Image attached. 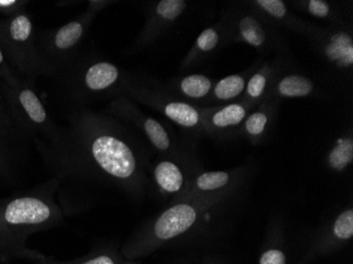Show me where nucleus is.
I'll list each match as a JSON object with an SVG mask.
<instances>
[{
	"label": "nucleus",
	"mask_w": 353,
	"mask_h": 264,
	"mask_svg": "<svg viewBox=\"0 0 353 264\" xmlns=\"http://www.w3.org/2000/svg\"><path fill=\"white\" fill-rule=\"evenodd\" d=\"M57 181L137 185L140 162L134 147L116 125L101 115H81L68 130H59L50 154Z\"/></svg>",
	"instance_id": "f257e3e1"
},
{
	"label": "nucleus",
	"mask_w": 353,
	"mask_h": 264,
	"mask_svg": "<svg viewBox=\"0 0 353 264\" xmlns=\"http://www.w3.org/2000/svg\"><path fill=\"white\" fill-rule=\"evenodd\" d=\"M59 186V181H53L41 194L14 198L0 206V264L30 261L35 251L26 246L28 236L63 223L65 214L54 196Z\"/></svg>",
	"instance_id": "f03ea898"
},
{
	"label": "nucleus",
	"mask_w": 353,
	"mask_h": 264,
	"mask_svg": "<svg viewBox=\"0 0 353 264\" xmlns=\"http://www.w3.org/2000/svg\"><path fill=\"white\" fill-rule=\"evenodd\" d=\"M198 219L197 208L186 202L174 204L162 212L150 228V241L161 242L176 239L188 233Z\"/></svg>",
	"instance_id": "7ed1b4c3"
},
{
	"label": "nucleus",
	"mask_w": 353,
	"mask_h": 264,
	"mask_svg": "<svg viewBox=\"0 0 353 264\" xmlns=\"http://www.w3.org/2000/svg\"><path fill=\"white\" fill-rule=\"evenodd\" d=\"M324 54L339 68H351L353 65L352 37L344 31L331 35L325 43Z\"/></svg>",
	"instance_id": "20e7f679"
},
{
	"label": "nucleus",
	"mask_w": 353,
	"mask_h": 264,
	"mask_svg": "<svg viewBox=\"0 0 353 264\" xmlns=\"http://www.w3.org/2000/svg\"><path fill=\"white\" fill-rule=\"evenodd\" d=\"M30 261L34 264H126L121 260L114 252L105 247L91 250L88 254L82 257L72 260H57L50 256H46L35 251Z\"/></svg>",
	"instance_id": "39448f33"
},
{
	"label": "nucleus",
	"mask_w": 353,
	"mask_h": 264,
	"mask_svg": "<svg viewBox=\"0 0 353 264\" xmlns=\"http://www.w3.org/2000/svg\"><path fill=\"white\" fill-rule=\"evenodd\" d=\"M157 185L165 194H178L185 183L183 172L179 165L170 160H163L156 165L154 170Z\"/></svg>",
	"instance_id": "423d86ee"
},
{
	"label": "nucleus",
	"mask_w": 353,
	"mask_h": 264,
	"mask_svg": "<svg viewBox=\"0 0 353 264\" xmlns=\"http://www.w3.org/2000/svg\"><path fill=\"white\" fill-rule=\"evenodd\" d=\"M248 108L241 103H233L221 108L215 109L206 114L208 126L216 130H225L241 124L247 118Z\"/></svg>",
	"instance_id": "0eeeda50"
},
{
	"label": "nucleus",
	"mask_w": 353,
	"mask_h": 264,
	"mask_svg": "<svg viewBox=\"0 0 353 264\" xmlns=\"http://www.w3.org/2000/svg\"><path fill=\"white\" fill-rule=\"evenodd\" d=\"M119 69L107 61L93 63L84 77L85 86L90 91H102L109 88L119 79Z\"/></svg>",
	"instance_id": "6e6552de"
},
{
	"label": "nucleus",
	"mask_w": 353,
	"mask_h": 264,
	"mask_svg": "<svg viewBox=\"0 0 353 264\" xmlns=\"http://www.w3.org/2000/svg\"><path fill=\"white\" fill-rule=\"evenodd\" d=\"M162 110L166 118L183 128H196L202 123L201 112L188 103L170 101L164 103Z\"/></svg>",
	"instance_id": "1a4fd4ad"
},
{
	"label": "nucleus",
	"mask_w": 353,
	"mask_h": 264,
	"mask_svg": "<svg viewBox=\"0 0 353 264\" xmlns=\"http://www.w3.org/2000/svg\"><path fill=\"white\" fill-rule=\"evenodd\" d=\"M237 32L240 39L252 47L263 49L267 43L268 35L265 27L254 16L245 15L240 17Z\"/></svg>",
	"instance_id": "9d476101"
},
{
	"label": "nucleus",
	"mask_w": 353,
	"mask_h": 264,
	"mask_svg": "<svg viewBox=\"0 0 353 264\" xmlns=\"http://www.w3.org/2000/svg\"><path fill=\"white\" fill-rule=\"evenodd\" d=\"M314 90V84L308 77L299 74H290L283 77L276 86L279 95L289 99L305 97Z\"/></svg>",
	"instance_id": "9b49d317"
},
{
	"label": "nucleus",
	"mask_w": 353,
	"mask_h": 264,
	"mask_svg": "<svg viewBox=\"0 0 353 264\" xmlns=\"http://www.w3.org/2000/svg\"><path fill=\"white\" fill-rule=\"evenodd\" d=\"M141 126L152 146L160 152H168L172 148V140L168 130L161 123L150 116L141 118Z\"/></svg>",
	"instance_id": "f8f14e48"
},
{
	"label": "nucleus",
	"mask_w": 353,
	"mask_h": 264,
	"mask_svg": "<svg viewBox=\"0 0 353 264\" xmlns=\"http://www.w3.org/2000/svg\"><path fill=\"white\" fill-rule=\"evenodd\" d=\"M85 27L82 21H71L59 28L54 37V45L57 50L68 51L74 47L84 34Z\"/></svg>",
	"instance_id": "ddd939ff"
},
{
	"label": "nucleus",
	"mask_w": 353,
	"mask_h": 264,
	"mask_svg": "<svg viewBox=\"0 0 353 264\" xmlns=\"http://www.w3.org/2000/svg\"><path fill=\"white\" fill-rule=\"evenodd\" d=\"M213 89L211 79L205 75L192 74L181 79L179 90L182 94L190 99H203Z\"/></svg>",
	"instance_id": "4468645a"
},
{
	"label": "nucleus",
	"mask_w": 353,
	"mask_h": 264,
	"mask_svg": "<svg viewBox=\"0 0 353 264\" xmlns=\"http://www.w3.org/2000/svg\"><path fill=\"white\" fill-rule=\"evenodd\" d=\"M245 89V79L243 75L234 74L224 77L214 87V95L219 101H229L239 97Z\"/></svg>",
	"instance_id": "2eb2a0df"
},
{
	"label": "nucleus",
	"mask_w": 353,
	"mask_h": 264,
	"mask_svg": "<svg viewBox=\"0 0 353 264\" xmlns=\"http://www.w3.org/2000/svg\"><path fill=\"white\" fill-rule=\"evenodd\" d=\"M353 161L352 139H342L333 147L328 156V162L333 170H341L350 165Z\"/></svg>",
	"instance_id": "dca6fc26"
},
{
	"label": "nucleus",
	"mask_w": 353,
	"mask_h": 264,
	"mask_svg": "<svg viewBox=\"0 0 353 264\" xmlns=\"http://www.w3.org/2000/svg\"><path fill=\"white\" fill-rule=\"evenodd\" d=\"M19 102L29 115L32 122L43 124L47 121V112L43 108V103L39 101L37 95L30 89H25L19 94Z\"/></svg>",
	"instance_id": "f3484780"
},
{
	"label": "nucleus",
	"mask_w": 353,
	"mask_h": 264,
	"mask_svg": "<svg viewBox=\"0 0 353 264\" xmlns=\"http://www.w3.org/2000/svg\"><path fill=\"white\" fill-rule=\"evenodd\" d=\"M230 176L225 172H210L200 174L195 181L196 190L200 192H212L220 190L229 183Z\"/></svg>",
	"instance_id": "a211bd4d"
},
{
	"label": "nucleus",
	"mask_w": 353,
	"mask_h": 264,
	"mask_svg": "<svg viewBox=\"0 0 353 264\" xmlns=\"http://www.w3.org/2000/svg\"><path fill=\"white\" fill-rule=\"evenodd\" d=\"M270 71L267 69H261L259 72L255 73L245 85V95L248 100L255 101L261 100L265 94V89L269 84Z\"/></svg>",
	"instance_id": "6ab92c4d"
},
{
	"label": "nucleus",
	"mask_w": 353,
	"mask_h": 264,
	"mask_svg": "<svg viewBox=\"0 0 353 264\" xmlns=\"http://www.w3.org/2000/svg\"><path fill=\"white\" fill-rule=\"evenodd\" d=\"M186 6L188 3L183 0H162L157 5V16L164 21H176L183 13Z\"/></svg>",
	"instance_id": "aec40b11"
},
{
	"label": "nucleus",
	"mask_w": 353,
	"mask_h": 264,
	"mask_svg": "<svg viewBox=\"0 0 353 264\" xmlns=\"http://www.w3.org/2000/svg\"><path fill=\"white\" fill-rule=\"evenodd\" d=\"M269 123L267 111L259 110L248 116L245 123V130L252 138H259L265 132Z\"/></svg>",
	"instance_id": "412c9836"
},
{
	"label": "nucleus",
	"mask_w": 353,
	"mask_h": 264,
	"mask_svg": "<svg viewBox=\"0 0 353 264\" xmlns=\"http://www.w3.org/2000/svg\"><path fill=\"white\" fill-rule=\"evenodd\" d=\"M221 35L216 28H208L198 37L194 49L199 53L212 52L219 43Z\"/></svg>",
	"instance_id": "4be33fe9"
},
{
	"label": "nucleus",
	"mask_w": 353,
	"mask_h": 264,
	"mask_svg": "<svg viewBox=\"0 0 353 264\" xmlns=\"http://www.w3.org/2000/svg\"><path fill=\"white\" fill-rule=\"evenodd\" d=\"M254 3L261 8L263 13L277 21H283L289 16L287 6L281 0H257Z\"/></svg>",
	"instance_id": "5701e85b"
},
{
	"label": "nucleus",
	"mask_w": 353,
	"mask_h": 264,
	"mask_svg": "<svg viewBox=\"0 0 353 264\" xmlns=\"http://www.w3.org/2000/svg\"><path fill=\"white\" fill-rule=\"evenodd\" d=\"M334 235L339 239L348 240L353 236V210H348L339 216L333 226Z\"/></svg>",
	"instance_id": "b1692460"
},
{
	"label": "nucleus",
	"mask_w": 353,
	"mask_h": 264,
	"mask_svg": "<svg viewBox=\"0 0 353 264\" xmlns=\"http://www.w3.org/2000/svg\"><path fill=\"white\" fill-rule=\"evenodd\" d=\"M32 32L31 21L27 16L19 15L12 21L10 25V34L14 41H26Z\"/></svg>",
	"instance_id": "393cba45"
},
{
	"label": "nucleus",
	"mask_w": 353,
	"mask_h": 264,
	"mask_svg": "<svg viewBox=\"0 0 353 264\" xmlns=\"http://www.w3.org/2000/svg\"><path fill=\"white\" fill-rule=\"evenodd\" d=\"M307 11L316 19H327L331 14V8L323 0H310L306 3Z\"/></svg>",
	"instance_id": "a878e982"
},
{
	"label": "nucleus",
	"mask_w": 353,
	"mask_h": 264,
	"mask_svg": "<svg viewBox=\"0 0 353 264\" xmlns=\"http://www.w3.org/2000/svg\"><path fill=\"white\" fill-rule=\"evenodd\" d=\"M261 264H285V256L279 250H270L263 254Z\"/></svg>",
	"instance_id": "bb28decb"
},
{
	"label": "nucleus",
	"mask_w": 353,
	"mask_h": 264,
	"mask_svg": "<svg viewBox=\"0 0 353 264\" xmlns=\"http://www.w3.org/2000/svg\"><path fill=\"white\" fill-rule=\"evenodd\" d=\"M16 3L15 0H0V7H10Z\"/></svg>",
	"instance_id": "cd10ccee"
},
{
	"label": "nucleus",
	"mask_w": 353,
	"mask_h": 264,
	"mask_svg": "<svg viewBox=\"0 0 353 264\" xmlns=\"http://www.w3.org/2000/svg\"><path fill=\"white\" fill-rule=\"evenodd\" d=\"M3 53H1V51H0V63H3Z\"/></svg>",
	"instance_id": "c85d7f7f"
}]
</instances>
